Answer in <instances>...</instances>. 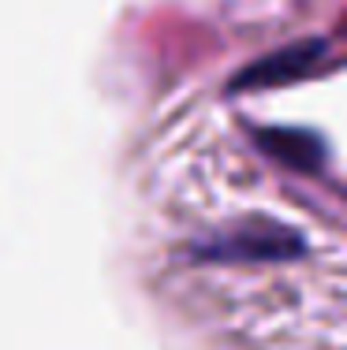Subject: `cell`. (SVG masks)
<instances>
[{
  "label": "cell",
  "mask_w": 347,
  "mask_h": 350,
  "mask_svg": "<svg viewBox=\"0 0 347 350\" xmlns=\"http://www.w3.org/2000/svg\"><path fill=\"white\" fill-rule=\"evenodd\" d=\"M261 142H266V149H269V153H277L280 161L299 164V153H307L313 164L321 161V146H318V142L307 138V135H295V131H266Z\"/></svg>",
  "instance_id": "2"
},
{
  "label": "cell",
  "mask_w": 347,
  "mask_h": 350,
  "mask_svg": "<svg viewBox=\"0 0 347 350\" xmlns=\"http://www.w3.org/2000/svg\"><path fill=\"white\" fill-rule=\"evenodd\" d=\"M321 53H325V41H307V45H295L287 53H277V56H269V60L254 64L250 71L239 75L235 90H266V86H280L284 79L292 82L299 75H307L321 60Z\"/></svg>",
  "instance_id": "1"
}]
</instances>
